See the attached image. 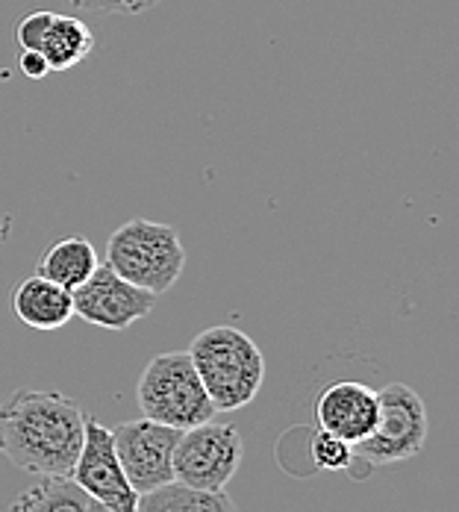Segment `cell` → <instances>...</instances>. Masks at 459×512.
<instances>
[{"label":"cell","instance_id":"obj_13","mask_svg":"<svg viewBox=\"0 0 459 512\" xmlns=\"http://www.w3.org/2000/svg\"><path fill=\"white\" fill-rule=\"evenodd\" d=\"M98 265H101V259H98V251L89 239L65 236V239H56L48 248V254L42 256L39 274L59 283L62 289L74 292L80 283H86L92 277V271Z\"/></svg>","mask_w":459,"mask_h":512},{"label":"cell","instance_id":"obj_8","mask_svg":"<svg viewBox=\"0 0 459 512\" xmlns=\"http://www.w3.org/2000/svg\"><path fill=\"white\" fill-rule=\"evenodd\" d=\"M71 295H74L77 318L103 327V330H112V333L130 330L136 321L148 318L156 307L153 292L133 286L130 280L115 274V268L106 262H101L92 271V277L86 283H80Z\"/></svg>","mask_w":459,"mask_h":512},{"label":"cell","instance_id":"obj_3","mask_svg":"<svg viewBox=\"0 0 459 512\" xmlns=\"http://www.w3.org/2000/svg\"><path fill=\"white\" fill-rule=\"evenodd\" d=\"M106 265H112L115 274H121L133 286L159 298L171 292L183 277L186 248L177 227L151 218H133L109 236Z\"/></svg>","mask_w":459,"mask_h":512},{"label":"cell","instance_id":"obj_12","mask_svg":"<svg viewBox=\"0 0 459 512\" xmlns=\"http://www.w3.org/2000/svg\"><path fill=\"white\" fill-rule=\"evenodd\" d=\"M95 51V33L92 27L77 15H59L53 12L51 27L45 33V42L39 53L48 59L51 71H71L80 62H86Z\"/></svg>","mask_w":459,"mask_h":512},{"label":"cell","instance_id":"obj_15","mask_svg":"<svg viewBox=\"0 0 459 512\" xmlns=\"http://www.w3.org/2000/svg\"><path fill=\"white\" fill-rule=\"evenodd\" d=\"M86 504L89 495L71 477H39L9 504V512H86Z\"/></svg>","mask_w":459,"mask_h":512},{"label":"cell","instance_id":"obj_2","mask_svg":"<svg viewBox=\"0 0 459 512\" xmlns=\"http://www.w3.org/2000/svg\"><path fill=\"white\" fill-rule=\"evenodd\" d=\"M189 357L215 412L248 407L265 383V357L239 327L218 324L198 333L189 345Z\"/></svg>","mask_w":459,"mask_h":512},{"label":"cell","instance_id":"obj_9","mask_svg":"<svg viewBox=\"0 0 459 512\" xmlns=\"http://www.w3.org/2000/svg\"><path fill=\"white\" fill-rule=\"evenodd\" d=\"M71 480L92 498L115 510L136 512L139 495L124 477V468L118 462L115 445H112V430L103 427L101 421L86 418V433H83V448L74 462Z\"/></svg>","mask_w":459,"mask_h":512},{"label":"cell","instance_id":"obj_7","mask_svg":"<svg viewBox=\"0 0 459 512\" xmlns=\"http://www.w3.org/2000/svg\"><path fill=\"white\" fill-rule=\"evenodd\" d=\"M183 430L156 424L151 418H133L112 427V445L136 495L174 483V448Z\"/></svg>","mask_w":459,"mask_h":512},{"label":"cell","instance_id":"obj_10","mask_svg":"<svg viewBox=\"0 0 459 512\" xmlns=\"http://www.w3.org/2000/svg\"><path fill=\"white\" fill-rule=\"evenodd\" d=\"M377 410L380 404L371 386L357 380H339L315 398V424L318 430L357 448L359 442H365L374 433Z\"/></svg>","mask_w":459,"mask_h":512},{"label":"cell","instance_id":"obj_6","mask_svg":"<svg viewBox=\"0 0 459 512\" xmlns=\"http://www.w3.org/2000/svg\"><path fill=\"white\" fill-rule=\"evenodd\" d=\"M245 460V436L236 424L204 421L180 433L174 448V480L192 489L221 492Z\"/></svg>","mask_w":459,"mask_h":512},{"label":"cell","instance_id":"obj_11","mask_svg":"<svg viewBox=\"0 0 459 512\" xmlns=\"http://www.w3.org/2000/svg\"><path fill=\"white\" fill-rule=\"evenodd\" d=\"M9 307L21 324L42 330V333H51V330L65 327L74 318V295L48 277L33 274L12 292Z\"/></svg>","mask_w":459,"mask_h":512},{"label":"cell","instance_id":"obj_16","mask_svg":"<svg viewBox=\"0 0 459 512\" xmlns=\"http://www.w3.org/2000/svg\"><path fill=\"white\" fill-rule=\"evenodd\" d=\"M309 448H312V462L318 468H324V471H354L357 454L342 439H336V436H330L324 430H315Z\"/></svg>","mask_w":459,"mask_h":512},{"label":"cell","instance_id":"obj_18","mask_svg":"<svg viewBox=\"0 0 459 512\" xmlns=\"http://www.w3.org/2000/svg\"><path fill=\"white\" fill-rule=\"evenodd\" d=\"M77 9H92V12H106V15H142L162 0H68Z\"/></svg>","mask_w":459,"mask_h":512},{"label":"cell","instance_id":"obj_19","mask_svg":"<svg viewBox=\"0 0 459 512\" xmlns=\"http://www.w3.org/2000/svg\"><path fill=\"white\" fill-rule=\"evenodd\" d=\"M18 68L27 80H45L51 74V65L48 59L39 51H21V59H18Z\"/></svg>","mask_w":459,"mask_h":512},{"label":"cell","instance_id":"obj_4","mask_svg":"<svg viewBox=\"0 0 459 512\" xmlns=\"http://www.w3.org/2000/svg\"><path fill=\"white\" fill-rule=\"evenodd\" d=\"M136 398L145 418L174 430H189L215 418V407L189 351H168L153 357L139 377Z\"/></svg>","mask_w":459,"mask_h":512},{"label":"cell","instance_id":"obj_1","mask_svg":"<svg viewBox=\"0 0 459 512\" xmlns=\"http://www.w3.org/2000/svg\"><path fill=\"white\" fill-rule=\"evenodd\" d=\"M86 412L53 389H18L0 404V457L36 477H71Z\"/></svg>","mask_w":459,"mask_h":512},{"label":"cell","instance_id":"obj_20","mask_svg":"<svg viewBox=\"0 0 459 512\" xmlns=\"http://www.w3.org/2000/svg\"><path fill=\"white\" fill-rule=\"evenodd\" d=\"M86 512H124V510L106 507V504H101V501H92V498H89V504H86Z\"/></svg>","mask_w":459,"mask_h":512},{"label":"cell","instance_id":"obj_5","mask_svg":"<svg viewBox=\"0 0 459 512\" xmlns=\"http://www.w3.org/2000/svg\"><path fill=\"white\" fill-rule=\"evenodd\" d=\"M377 424L374 433L354 448L357 460L368 468L407 462L421 454L427 442V407L407 383H389L377 392Z\"/></svg>","mask_w":459,"mask_h":512},{"label":"cell","instance_id":"obj_14","mask_svg":"<svg viewBox=\"0 0 459 512\" xmlns=\"http://www.w3.org/2000/svg\"><path fill=\"white\" fill-rule=\"evenodd\" d=\"M136 512H239L227 489L221 492H206V489H192L183 483H165L153 492L139 495Z\"/></svg>","mask_w":459,"mask_h":512},{"label":"cell","instance_id":"obj_17","mask_svg":"<svg viewBox=\"0 0 459 512\" xmlns=\"http://www.w3.org/2000/svg\"><path fill=\"white\" fill-rule=\"evenodd\" d=\"M51 21L53 12H48V9H36L27 18H21V24L15 27V39H18L21 51H39L42 42H45V33H48Z\"/></svg>","mask_w":459,"mask_h":512}]
</instances>
